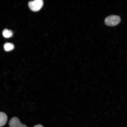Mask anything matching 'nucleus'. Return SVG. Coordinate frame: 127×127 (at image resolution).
<instances>
[{"mask_svg":"<svg viewBox=\"0 0 127 127\" xmlns=\"http://www.w3.org/2000/svg\"><path fill=\"white\" fill-rule=\"evenodd\" d=\"M121 18L119 16L112 15L106 17L105 20L106 24L108 26H114L120 23Z\"/></svg>","mask_w":127,"mask_h":127,"instance_id":"1","label":"nucleus"},{"mask_svg":"<svg viewBox=\"0 0 127 127\" xmlns=\"http://www.w3.org/2000/svg\"><path fill=\"white\" fill-rule=\"evenodd\" d=\"M43 4V2L42 0H35L30 1L28 3L30 9L34 12H37L40 10Z\"/></svg>","mask_w":127,"mask_h":127,"instance_id":"2","label":"nucleus"},{"mask_svg":"<svg viewBox=\"0 0 127 127\" xmlns=\"http://www.w3.org/2000/svg\"><path fill=\"white\" fill-rule=\"evenodd\" d=\"M9 127H28L26 125L22 124L17 117H14L11 119L9 123Z\"/></svg>","mask_w":127,"mask_h":127,"instance_id":"3","label":"nucleus"},{"mask_svg":"<svg viewBox=\"0 0 127 127\" xmlns=\"http://www.w3.org/2000/svg\"><path fill=\"white\" fill-rule=\"evenodd\" d=\"M7 116L6 114L3 112H0V127L4 126L7 123Z\"/></svg>","mask_w":127,"mask_h":127,"instance_id":"4","label":"nucleus"},{"mask_svg":"<svg viewBox=\"0 0 127 127\" xmlns=\"http://www.w3.org/2000/svg\"><path fill=\"white\" fill-rule=\"evenodd\" d=\"M4 50L6 51L9 52L13 50L14 48V44L10 43H6L4 45Z\"/></svg>","mask_w":127,"mask_h":127,"instance_id":"5","label":"nucleus"},{"mask_svg":"<svg viewBox=\"0 0 127 127\" xmlns=\"http://www.w3.org/2000/svg\"><path fill=\"white\" fill-rule=\"evenodd\" d=\"M2 34L4 37L9 38L12 37L13 35V32L11 30L5 29L2 32Z\"/></svg>","mask_w":127,"mask_h":127,"instance_id":"6","label":"nucleus"},{"mask_svg":"<svg viewBox=\"0 0 127 127\" xmlns=\"http://www.w3.org/2000/svg\"><path fill=\"white\" fill-rule=\"evenodd\" d=\"M34 127H44L42 125H35Z\"/></svg>","mask_w":127,"mask_h":127,"instance_id":"7","label":"nucleus"}]
</instances>
